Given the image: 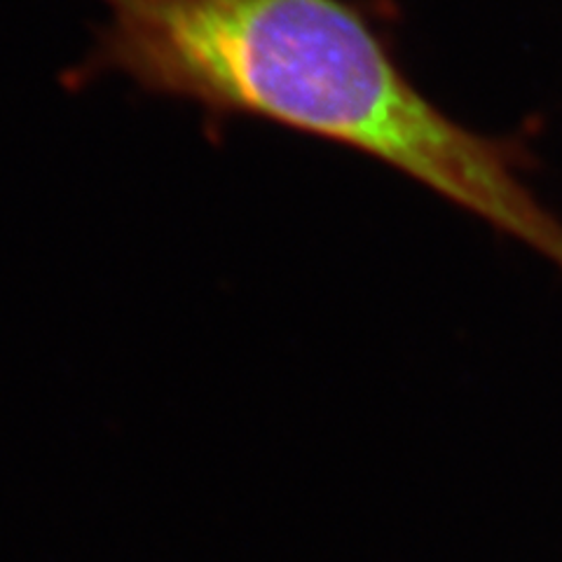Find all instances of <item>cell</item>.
<instances>
[{
  "label": "cell",
  "mask_w": 562,
  "mask_h": 562,
  "mask_svg": "<svg viewBox=\"0 0 562 562\" xmlns=\"http://www.w3.org/2000/svg\"><path fill=\"white\" fill-rule=\"evenodd\" d=\"M70 80L127 78L209 115L258 117L373 157L562 270V218L520 138L462 125L351 0H99Z\"/></svg>",
  "instance_id": "cell-1"
}]
</instances>
